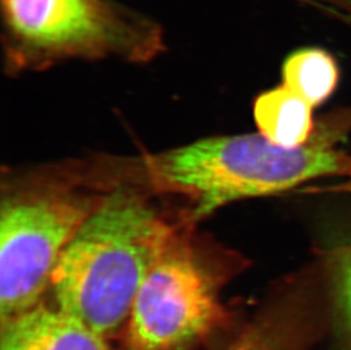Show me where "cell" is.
Wrapping results in <instances>:
<instances>
[{
  "label": "cell",
  "instance_id": "obj_3",
  "mask_svg": "<svg viewBox=\"0 0 351 350\" xmlns=\"http://www.w3.org/2000/svg\"><path fill=\"white\" fill-rule=\"evenodd\" d=\"M242 265L206 253L174 225L138 291L121 350H199L230 334L237 320L221 294Z\"/></svg>",
  "mask_w": 351,
  "mask_h": 350
},
{
  "label": "cell",
  "instance_id": "obj_4",
  "mask_svg": "<svg viewBox=\"0 0 351 350\" xmlns=\"http://www.w3.org/2000/svg\"><path fill=\"white\" fill-rule=\"evenodd\" d=\"M7 65L39 69L72 58L147 62L164 49L157 22L117 0H1Z\"/></svg>",
  "mask_w": 351,
  "mask_h": 350
},
{
  "label": "cell",
  "instance_id": "obj_6",
  "mask_svg": "<svg viewBox=\"0 0 351 350\" xmlns=\"http://www.w3.org/2000/svg\"><path fill=\"white\" fill-rule=\"evenodd\" d=\"M331 325L328 284L315 268L275 288L224 350H313Z\"/></svg>",
  "mask_w": 351,
  "mask_h": 350
},
{
  "label": "cell",
  "instance_id": "obj_10",
  "mask_svg": "<svg viewBox=\"0 0 351 350\" xmlns=\"http://www.w3.org/2000/svg\"><path fill=\"white\" fill-rule=\"evenodd\" d=\"M319 266L331 297L328 350H351V238L325 251Z\"/></svg>",
  "mask_w": 351,
  "mask_h": 350
},
{
  "label": "cell",
  "instance_id": "obj_1",
  "mask_svg": "<svg viewBox=\"0 0 351 350\" xmlns=\"http://www.w3.org/2000/svg\"><path fill=\"white\" fill-rule=\"evenodd\" d=\"M173 226L140 190L107 192L57 263L53 305L110 340L119 338Z\"/></svg>",
  "mask_w": 351,
  "mask_h": 350
},
{
  "label": "cell",
  "instance_id": "obj_2",
  "mask_svg": "<svg viewBox=\"0 0 351 350\" xmlns=\"http://www.w3.org/2000/svg\"><path fill=\"white\" fill-rule=\"evenodd\" d=\"M341 128L315 129L298 148H283L261 133L199 140L146 159L155 187L186 196L191 221L242 198L274 195L314 178H351V155L333 147Z\"/></svg>",
  "mask_w": 351,
  "mask_h": 350
},
{
  "label": "cell",
  "instance_id": "obj_12",
  "mask_svg": "<svg viewBox=\"0 0 351 350\" xmlns=\"http://www.w3.org/2000/svg\"><path fill=\"white\" fill-rule=\"evenodd\" d=\"M342 189H343V190H346V191L351 192V178L350 180H349V181L347 182V183H346V185H343V187H342Z\"/></svg>",
  "mask_w": 351,
  "mask_h": 350
},
{
  "label": "cell",
  "instance_id": "obj_11",
  "mask_svg": "<svg viewBox=\"0 0 351 350\" xmlns=\"http://www.w3.org/2000/svg\"><path fill=\"white\" fill-rule=\"evenodd\" d=\"M332 3H338L340 6L346 7L351 10V0H330Z\"/></svg>",
  "mask_w": 351,
  "mask_h": 350
},
{
  "label": "cell",
  "instance_id": "obj_8",
  "mask_svg": "<svg viewBox=\"0 0 351 350\" xmlns=\"http://www.w3.org/2000/svg\"><path fill=\"white\" fill-rule=\"evenodd\" d=\"M313 109L308 102L281 84L256 98L254 117L266 139L283 148H298L309 141L316 129Z\"/></svg>",
  "mask_w": 351,
  "mask_h": 350
},
{
  "label": "cell",
  "instance_id": "obj_9",
  "mask_svg": "<svg viewBox=\"0 0 351 350\" xmlns=\"http://www.w3.org/2000/svg\"><path fill=\"white\" fill-rule=\"evenodd\" d=\"M338 82L337 60L322 48L295 50L282 64V84L313 107L326 102L335 93Z\"/></svg>",
  "mask_w": 351,
  "mask_h": 350
},
{
  "label": "cell",
  "instance_id": "obj_7",
  "mask_svg": "<svg viewBox=\"0 0 351 350\" xmlns=\"http://www.w3.org/2000/svg\"><path fill=\"white\" fill-rule=\"evenodd\" d=\"M0 350H115L110 339L45 301L0 323Z\"/></svg>",
  "mask_w": 351,
  "mask_h": 350
},
{
  "label": "cell",
  "instance_id": "obj_5",
  "mask_svg": "<svg viewBox=\"0 0 351 350\" xmlns=\"http://www.w3.org/2000/svg\"><path fill=\"white\" fill-rule=\"evenodd\" d=\"M105 195L56 178L8 187L0 209V323L45 301L60 256Z\"/></svg>",
  "mask_w": 351,
  "mask_h": 350
}]
</instances>
